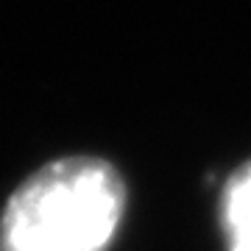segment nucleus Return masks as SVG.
<instances>
[{
    "mask_svg": "<svg viewBox=\"0 0 251 251\" xmlns=\"http://www.w3.org/2000/svg\"><path fill=\"white\" fill-rule=\"evenodd\" d=\"M126 209L120 173L64 156L31 173L0 215V251H106Z\"/></svg>",
    "mask_w": 251,
    "mask_h": 251,
    "instance_id": "f257e3e1",
    "label": "nucleus"
},
{
    "mask_svg": "<svg viewBox=\"0 0 251 251\" xmlns=\"http://www.w3.org/2000/svg\"><path fill=\"white\" fill-rule=\"evenodd\" d=\"M221 226L226 251H251V159L226 179L221 193Z\"/></svg>",
    "mask_w": 251,
    "mask_h": 251,
    "instance_id": "f03ea898",
    "label": "nucleus"
}]
</instances>
